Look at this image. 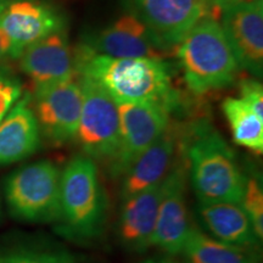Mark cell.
Instances as JSON below:
<instances>
[{
  "instance_id": "obj_18",
  "label": "cell",
  "mask_w": 263,
  "mask_h": 263,
  "mask_svg": "<svg viewBox=\"0 0 263 263\" xmlns=\"http://www.w3.org/2000/svg\"><path fill=\"white\" fill-rule=\"evenodd\" d=\"M199 216L213 238L219 241L241 248L258 244L254 227L241 203L199 202Z\"/></svg>"
},
{
  "instance_id": "obj_16",
  "label": "cell",
  "mask_w": 263,
  "mask_h": 263,
  "mask_svg": "<svg viewBox=\"0 0 263 263\" xmlns=\"http://www.w3.org/2000/svg\"><path fill=\"white\" fill-rule=\"evenodd\" d=\"M41 144V130L31 107V95L12 106L0 122V164L15 163L34 154Z\"/></svg>"
},
{
  "instance_id": "obj_22",
  "label": "cell",
  "mask_w": 263,
  "mask_h": 263,
  "mask_svg": "<svg viewBox=\"0 0 263 263\" xmlns=\"http://www.w3.org/2000/svg\"><path fill=\"white\" fill-rule=\"evenodd\" d=\"M0 263H78L71 256L59 252L11 250L0 254Z\"/></svg>"
},
{
  "instance_id": "obj_23",
  "label": "cell",
  "mask_w": 263,
  "mask_h": 263,
  "mask_svg": "<svg viewBox=\"0 0 263 263\" xmlns=\"http://www.w3.org/2000/svg\"><path fill=\"white\" fill-rule=\"evenodd\" d=\"M22 95V85L14 74L0 67V122Z\"/></svg>"
},
{
  "instance_id": "obj_25",
  "label": "cell",
  "mask_w": 263,
  "mask_h": 263,
  "mask_svg": "<svg viewBox=\"0 0 263 263\" xmlns=\"http://www.w3.org/2000/svg\"><path fill=\"white\" fill-rule=\"evenodd\" d=\"M6 57L12 58V44L8 34L0 28V60Z\"/></svg>"
},
{
  "instance_id": "obj_8",
  "label": "cell",
  "mask_w": 263,
  "mask_h": 263,
  "mask_svg": "<svg viewBox=\"0 0 263 263\" xmlns=\"http://www.w3.org/2000/svg\"><path fill=\"white\" fill-rule=\"evenodd\" d=\"M117 104L120 117V144L108 163L112 177H122L130 166L153 145L171 123L172 111L155 103Z\"/></svg>"
},
{
  "instance_id": "obj_26",
  "label": "cell",
  "mask_w": 263,
  "mask_h": 263,
  "mask_svg": "<svg viewBox=\"0 0 263 263\" xmlns=\"http://www.w3.org/2000/svg\"><path fill=\"white\" fill-rule=\"evenodd\" d=\"M203 2H206L212 9H215L221 15V11L223 9H226L227 6L232 4H235V3L240 2V0H203Z\"/></svg>"
},
{
  "instance_id": "obj_5",
  "label": "cell",
  "mask_w": 263,
  "mask_h": 263,
  "mask_svg": "<svg viewBox=\"0 0 263 263\" xmlns=\"http://www.w3.org/2000/svg\"><path fill=\"white\" fill-rule=\"evenodd\" d=\"M60 179L61 171L48 160L16 170L5 183L10 211L24 221H60Z\"/></svg>"
},
{
  "instance_id": "obj_6",
  "label": "cell",
  "mask_w": 263,
  "mask_h": 263,
  "mask_svg": "<svg viewBox=\"0 0 263 263\" xmlns=\"http://www.w3.org/2000/svg\"><path fill=\"white\" fill-rule=\"evenodd\" d=\"M82 95V110L74 139L84 155L91 160L110 163L120 144V117L116 101L91 78L78 74Z\"/></svg>"
},
{
  "instance_id": "obj_15",
  "label": "cell",
  "mask_w": 263,
  "mask_h": 263,
  "mask_svg": "<svg viewBox=\"0 0 263 263\" xmlns=\"http://www.w3.org/2000/svg\"><path fill=\"white\" fill-rule=\"evenodd\" d=\"M180 139L178 127L170 123L155 143L147 147L122 176V201L162 182L178 155Z\"/></svg>"
},
{
  "instance_id": "obj_17",
  "label": "cell",
  "mask_w": 263,
  "mask_h": 263,
  "mask_svg": "<svg viewBox=\"0 0 263 263\" xmlns=\"http://www.w3.org/2000/svg\"><path fill=\"white\" fill-rule=\"evenodd\" d=\"M161 196V183L123 200L118 221L121 241L132 251L151 246Z\"/></svg>"
},
{
  "instance_id": "obj_19",
  "label": "cell",
  "mask_w": 263,
  "mask_h": 263,
  "mask_svg": "<svg viewBox=\"0 0 263 263\" xmlns=\"http://www.w3.org/2000/svg\"><path fill=\"white\" fill-rule=\"evenodd\" d=\"M188 263H257L249 248L219 241L192 227L182 251Z\"/></svg>"
},
{
  "instance_id": "obj_24",
  "label": "cell",
  "mask_w": 263,
  "mask_h": 263,
  "mask_svg": "<svg viewBox=\"0 0 263 263\" xmlns=\"http://www.w3.org/2000/svg\"><path fill=\"white\" fill-rule=\"evenodd\" d=\"M240 97L257 116L263 118V88L258 81L244 80L240 82Z\"/></svg>"
},
{
  "instance_id": "obj_14",
  "label": "cell",
  "mask_w": 263,
  "mask_h": 263,
  "mask_svg": "<svg viewBox=\"0 0 263 263\" xmlns=\"http://www.w3.org/2000/svg\"><path fill=\"white\" fill-rule=\"evenodd\" d=\"M18 59L20 67L32 81L34 91L77 76L74 52L64 29L34 42L21 52Z\"/></svg>"
},
{
  "instance_id": "obj_1",
  "label": "cell",
  "mask_w": 263,
  "mask_h": 263,
  "mask_svg": "<svg viewBox=\"0 0 263 263\" xmlns=\"http://www.w3.org/2000/svg\"><path fill=\"white\" fill-rule=\"evenodd\" d=\"M73 52L77 74L100 84L116 103H155L172 112L178 107L179 97L172 87L170 66L163 60L107 57L84 43Z\"/></svg>"
},
{
  "instance_id": "obj_3",
  "label": "cell",
  "mask_w": 263,
  "mask_h": 263,
  "mask_svg": "<svg viewBox=\"0 0 263 263\" xmlns=\"http://www.w3.org/2000/svg\"><path fill=\"white\" fill-rule=\"evenodd\" d=\"M186 87L195 95L221 90L238 78L240 67L215 17H205L174 50Z\"/></svg>"
},
{
  "instance_id": "obj_4",
  "label": "cell",
  "mask_w": 263,
  "mask_h": 263,
  "mask_svg": "<svg viewBox=\"0 0 263 263\" xmlns=\"http://www.w3.org/2000/svg\"><path fill=\"white\" fill-rule=\"evenodd\" d=\"M106 196L97 164L85 155L66 164L60 179V221L71 238L98 236L106 219Z\"/></svg>"
},
{
  "instance_id": "obj_2",
  "label": "cell",
  "mask_w": 263,
  "mask_h": 263,
  "mask_svg": "<svg viewBox=\"0 0 263 263\" xmlns=\"http://www.w3.org/2000/svg\"><path fill=\"white\" fill-rule=\"evenodd\" d=\"M180 146L199 202H241L245 174L234 151L209 121L193 123Z\"/></svg>"
},
{
  "instance_id": "obj_27",
  "label": "cell",
  "mask_w": 263,
  "mask_h": 263,
  "mask_svg": "<svg viewBox=\"0 0 263 263\" xmlns=\"http://www.w3.org/2000/svg\"><path fill=\"white\" fill-rule=\"evenodd\" d=\"M141 263H178V262H174L170 258H149V259H145V261H143Z\"/></svg>"
},
{
  "instance_id": "obj_13",
  "label": "cell",
  "mask_w": 263,
  "mask_h": 263,
  "mask_svg": "<svg viewBox=\"0 0 263 263\" xmlns=\"http://www.w3.org/2000/svg\"><path fill=\"white\" fill-rule=\"evenodd\" d=\"M84 44L95 52L112 58H145L164 61L170 57L146 26L132 12L120 16L91 34Z\"/></svg>"
},
{
  "instance_id": "obj_11",
  "label": "cell",
  "mask_w": 263,
  "mask_h": 263,
  "mask_svg": "<svg viewBox=\"0 0 263 263\" xmlns=\"http://www.w3.org/2000/svg\"><path fill=\"white\" fill-rule=\"evenodd\" d=\"M221 27L240 68L255 77L263 71V2L240 0L221 11Z\"/></svg>"
},
{
  "instance_id": "obj_10",
  "label": "cell",
  "mask_w": 263,
  "mask_h": 263,
  "mask_svg": "<svg viewBox=\"0 0 263 263\" xmlns=\"http://www.w3.org/2000/svg\"><path fill=\"white\" fill-rule=\"evenodd\" d=\"M82 88L78 74L61 83L34 91V108L41 134L52 144L73 140L82 110Z\"/></svg>"
},
{
  "instance_id": "obj_7",
  "label": "cell",
  "mask_w": 263,
  "mask_h": 263,
  "mask_svg": "<svg viewBox=\"0 0 263 263\" xmlns=\"http://www.w3.org/2000/svg\"><path fill=\"white\" fill-rule=\"evenodd\" d=\"M127 4L170 55L202 18L219 17L203 0H127Z\"/></svg>"
},
{
  "instance_id": "obj_12",
  "label": "cell",
  "mask_w": 263,
  "mask_h": 263,
  "mask_svg": "<svg viewBox=\"0 0 263 263\" xmlns=\"http://www.w3.org/2000/svg\"><path fill=\"white\" fill-rule=\"evenodd\" d=\"M65 20L41 0H8L0 5V28L12 44V59L51 33L64 29Z\"/></svg>"
},
{
  "instance_id": "obj_21",
  "label": "cell",
  "mask_w": 263,
  "mask_h": 263,
  "mask_svg": "<svg viewBox=\"0 0 263 263\" xmlns=\"http://www.w3.org/2000/svg\"><path fill=\"white\" fill-rule=\"evenodd\" d=\"M241 206L249 216L258 239L263 236V192L256 178H246Z\"/></svg>"
},
{
  "instance_id": "obj_9",
  "label": "cell",
  "mask_w": 263,
  "mask_h": 263,
  "mask_svg": "<svg viewBox=\"0 0 263 263\" xmlns=\"http://www.w3.org/2000/svg\"><path fill=\"white\" fill-rule=\"evenodd\" d=\"M188 167L182 146L178 155L161 182V196L151 246L171 255L180 254L192 229L186 206Z\"/></svg>"
},
{
  "instance_id": "obj_20",
  "label": "cell",
  "mask_w": 263,
  "mask_h": 263,
  "mask_svg": "<svg viewBox=\"0 0 263 263\" xmlns=\"http://www.w3.org/2000/svg\"><path fill=\"white\" fill-rule=\"evenodd\" d=\"M222 110L235 143L261 155L263 153V118L257 116L240 98H227L222 104Z\"/></svg>"
}]
</instances>
